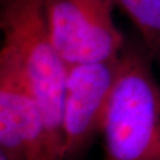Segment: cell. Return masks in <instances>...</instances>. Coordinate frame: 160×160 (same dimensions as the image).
I'll return each instance as SVG.
<instances>
[{
	"label": "cell",
	"instance_id": "5b68a950",
	"mask_svg": "<svg viewBox=\"0 0 160 160\" xmlns=\"http://www.w3.org/2000/svg\"><path fill=\"white\" fill-rule=\"evenodd\" d=\"M0 127L18 133L31 160H53L41 111L15 53L0 50Z\"/></svg>",
	"mask_w": 160,
	"mask_h": 160
},
{
	"label": "cell",
	"instance_id": "6da1fadb",
	"mask_svg": "<svg viewBox=\"0 0 160 160\" xmlns=\"http://www.w3.org/2000/svg\"><path fill=\"white\" fill-rule=\"evenodd\" d=\"M3 45L17 56L36 99L53 160H62L68 67L53 45L43 0H1Z\"/></svg>",
	"mask_w": 160,
	"mask_h": 160
},
{
	"label": "cell",
	"instance_id": "277c9868",
	"mask_svg": "<svg viewBox=\"0 0 160 160\" xmlns=\"http://www.w3.org/2000/svg\"><path fill=\"white\" fill-rule=\"evenodd\" d=\"M121 67V54L68 67L62 110V160H76L100 134Z\"/></svg>",
	"mask_w": 160,
	"mask_h": 160
},
{
	"label": "cell",
	"instance_id": "52a82bcc",
	"mask_svg": "<svg viewBox=\"0 0 160 160\" xmlns=\"http://www.w3.org/2000/svg\"><path fill=\"white\" fill-rule=\"evenodd\" d=\"M0 160H9V159H8V157H6L4 153L0 152Z\"/></svg>",
	"mask_w": 160,
	"mask_h": 160
},
{
	"label": "cell",
	"instance_id": "3957f363",
	"mask_svg": "<svg viewBox=\"0 0 160 160\" xmlns=\"http://www.w3.org/2000/svg\"><path fill=\"white\" fill-rule=\"evenodd\" d=\"M53 45L67 67L118 57L125 47L111 0H43Z\"/></svg>",
	"mask_w": 160,
	"mask_h": 160
},
{
	"label": "cell",
	"instance_id": "7a4b0ae2",
	"mask_svg": "<svg viewBox=\"0 0 160 160\" xmlns=\"http://www.w3.org/2000/svg\"><path fill=\"white\" fill-rule=\"evenodd\" d=\"M146 51L125 45L101 132L102 160H160V88Z\"/></svg>",
	"mask_w": 160,
	"mask_h": 160
},
{
	"label": "cell",
	"instance_id": "8992f818",
	"mask_svg": "<svg viewBox=\"0 0 160 160\" xmlns=\"http://www.w3.org/2000/svg\"><path fill=\"white\" fill-rule=\"evenodd\" d=\"M137 28L152 58L160 60V0H111Z\"/></svg>",
	"mask_w": 160,
	"mask_h": 160
}]
</instances>
